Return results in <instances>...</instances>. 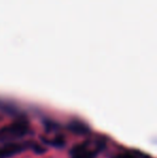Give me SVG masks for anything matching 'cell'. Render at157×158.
<instances>
[{
	"label": "cell",
	"instance_id": "obj_3",
	"mask_svg": "<svg viewBox=\"0 0 157 158\" xmlns=\"http://www.w3.org/2000/svg\"><path fill=\"white\" fill-rule=\"evenodd\" d=\"M27 148L26 144L22 143H9L0 148V158H10Z\"/></svg>",
	"mask_w": 157,
	"mask_h": 158
},
{
	"label": "cell",
	"instance_id": "obj_1",
	"mask_svg": "<svg viewBox=\"0 0 157 158\" xmlns=\"http://www.w3.org/2000/svg\"><path fill=\"white\" fill-rule=\"evenodd\" d=\"M29 131V124L25 119H19L0 129V142L14 140L26 135Z\"/></svg>",
	"mask_w": 157,
	"mask_h": 158
},
{
	"label": "cell",
	"instance_id": "obj_6",
	"mask_svg": "<svg viewBox=\"0 0 157 158\" xmlns=\"http://www.w3.org/2000/svg\"><path fill=\"white\" fill-rule=\"evenodd\" d=\"M44 142L51 144V145L56 146V148H61V146H64V144H65V140H64V137H61V135L56 137L54 140H53V141H48V140H44Z\"/></svg>",
	"mask_w": 157,
	"mask_h": 158
},
{
	"label": "cell",
	"instance_id": "obj_5",
	"mask_svg": "<svg viewBox=\"0 0 157 158\" xmlns=\"http://www.w3.org/2000/svg\"><path fill=\"white\" fill-rule=\"evenodd\" d=\"M140 152H124V153H121V154H118L115 156H113V158H150L149 156L145 155L144 157H140Z\"/></svg>",
	"mask_w": 157,
	"mask_h": 158
},
{
	"label": "cell",
	"instance_id": "obj_2",
	"mask_svg": "<svg viewBox=\"0 0 157 158\" xmlns=\"http://www.w3.org/2000/svg\"><path fill=\"white\" fill-rule=\"evenodd\" d=\"M99 151L100 150H92L87 142H84L73 146V148L70 151V155L71 158H96Z\"/></svg>",
	"mask_w": 157,
	"mask_h": 158
},
{
	"label": "cell",
	"instance_id": "obj_4",
	"mask_svg": "<svg viewBox=\"0 0 157 158\" xmlns=\"http://www.w3.org/2000/svg\"><path fill=\"white\" fill-rule=\"evenodd\" d=\"M69 129L73 132L76 133H81V135H84V133L89 132V129L88 127L85 125L84 123H81V122H72L69 125Z\"/></svg>",
	"mask_w": 157,
	"mask_h": 158
}]
</instances>
